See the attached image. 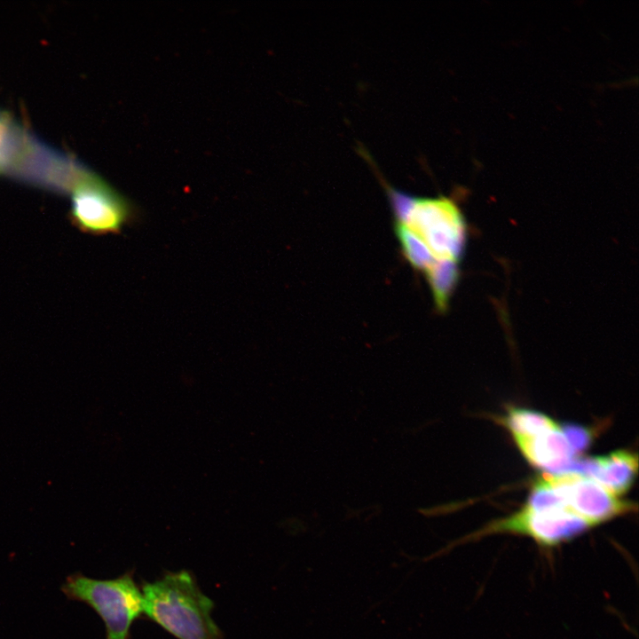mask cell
<instances>
[{"label":"cell","mask_w":639,"mask_h":639,"mask_svg":"<svg viewBox=\"0 0 639 639\" xmlns=\"http://www.w3.org/2000/svg\"><path fill=\"white\" fill-rule=\"evenodd\" d=\"M541 477L562 502L591 527L624 515L633 509L631 502L581 473L545 472Z\"/></svg>","instance_id":"cell-6"},{"label":"cell","mask_w":639,"mask_h":639,"mask_svg":"<svg viewBox=\"0 0 639 639\" xmlns=\"http://www.w3.org/2000/svg\"><path fill=\"white\" fill-rule=\"evenodd\" d=\"M637 454L627 450H618L609 454L575 459L568 471L586 475L612 493L622 496L636 477Z\"/></svg>","instance_id":"cell-7"},{"label":"cell","mask_w":639,"mask_h":639,"mask_svg":"<svg viewBox=\"0 0 639 639\" xmlns=\"http://www.w3.org/2000/svg\"><path fill=\"white\" fill-rule=\"evenodd\" d=\"M132 213L129 201L99 177L81 172L73 180L71 219L83 231L94 234L119 232Z\"/></svg>","instance_id":"cell-5"},{"label":"cell","mask_w":639,"mask_h":639,"mask_svg":"<svg viewBox=\"0 0 639 639\" xmlns=\"http://www.w3.org/2000/svg\"><path fill=\"white\" fill-rule=\"evenodd\" d=\"M501 421L513 438L534 436L558 425L546 414L525 408H510Z\"/></svg>","instance_id":"cell-9"},{"label":"cell","mask_w":639,"mask_h":639,"mask_svg":"<svg viewBox=\"0 0 639 639\" xmlns=\"http://www.w3.org/2000/svg\"><path fill=\"white\" fill-rule=\"evenodd\" d=\"M143 611L178 639H224L211 612L214 602L188 571L168 572L141 585Z\"/></svg>","instance_id":"cell-1"},{"label":"cell","mask_w":639,"mask_h":639,"mask_svg":"<svg viewBox=\"0 0 639 639\" xmlns=\"http://www.w3.org/2000/svg\"><path fill=\"white\" fill-rule=\"evenodd\" d=\"M513 438L525 458L546 473L568 471L576 459L577 454L560 425L534 436Z\"/></svg>","instance_id":"cell-8"},{"label":"cell","mask_w":639,"mask_h":639,"mask_svg":"<svg viewBox=\"0 0 639 639\" xmlns=\"http://www.w3.org/2000/svg\"><path fill=\"white\" fill-rule=\"evenodd\" d=\"M134 571L111 580L89 578L80 572L68 575L60 590L67 599L93 609L106 627V639H130V627L143 614V596Z\"/></svg>","instance_id":"cell-3"},{"label":"cell","mask_w":639,"mask_h":639,"mask_svg":"<svg viewBox=\"0 0 639 639\" xmlns=\"http://www.w3.org/2000/svg\"><path fill=\"white\" fill-rule=\"evenodd\" d=\"M397 223L402 225L437 261L460 260L467 239L466 224L455 202L447 197H420L390 185L380 175Z\"/></svg>","instance_id":"cell-2"},{"label":"cell","mask_w":639,"mask_h":639,"mask_svg":"<svg viewBox=\"0 0 639 639\" xmlns=\"http://www.w3.org/2000/svg\"><path fill=\"white\" fill-rule=\"evenodd\" d=\"M592 527L566 506L532 508L525 504L509 517L494 520L464 540L493 533L524 535L542 548L557 547Z\"/></svg>","instance_id":"cell-4"},{"label":"cell","mask_w":639,"mask_h":639,"mask_svg":"<svg viewBox=\"0 0 639 639\" xmlns=\"http://www.w3.org/2000/svg\"><path fill=\"white\" fill-rule=\"evenodd\" d=\"M562 429L576 454L589 445L591 434L588 429L575 425L565 426Z\"/></svg>","instance_id":"cell-11"},{"label":"cell","mask_w":639,"mask_h":639,"mask_svg":"<svg viewBox=\"0 0 639 639\" xmlns=\"http://www.w3.org/2000/svg\"><path fill=\"white\" fill-rule=\"evenodd\" d=\"M424 273L437 307L445 311L459 278L457 262H436Z\"/></svg>","instance_id":"cell-10"}]
</instances>
